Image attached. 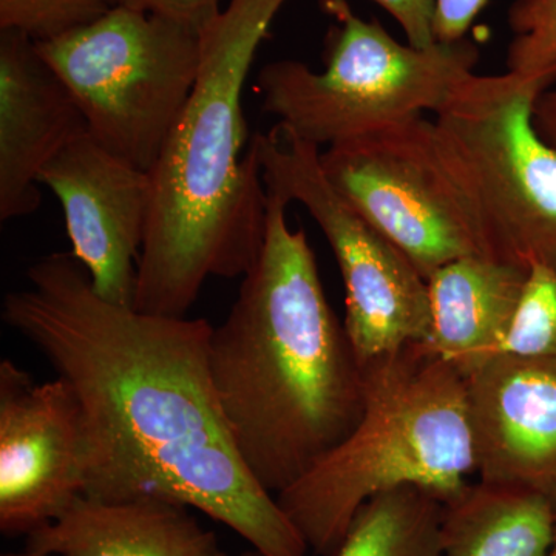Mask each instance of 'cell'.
Returning a JSON list of instances; mask_svg holds the SVG:
<instances>
[{
	"mask_svg": "<svg viewBox=\"0 0 556 556\" xmlns=\"http://www.w3.org/2000/svg\"><path fill=\"white\" fill-rule=\"evenodd\" d=\"M466 393L479 479L556 500V358L503 351L468 372Z\"/></svg>",
	"mask_w": 556,
	"mask_h": 556,
	"instance_id": "cell-12",
	"label": "cell"
},
{
	"mask_svg": "<svg viewBox=\"0 0 556 556\" xmlns=\"http://www.w3.org/2000/svg\"><path fill=\"white\" fill-rule=\"evenodd\" d=\"M116 5L119 0H0V30L43 42L97 21Z\"/></svg>",
	"mask_w": 556,
	"mask_h": 556,
	"instance_id": "cell-19",
	"label": "cell"
},
{
	"mask_svg": "<svg viewBox=\"0 0 556 556\" xmlns=\"http://www.w3.org/2000/svg\"><path fill=\"white\" fill-rule=\"evenodd\" d=\"M27 278L30 287L3 299L2 320L78 397L87 497H163L229 527L263 556H308L237 452L212 382L206 318L108 302L64 252L33 263Z\"/></svg>",
	"mask_w": 556,
	"mask_h": 556,
	"instance_id": "cell-1",
	"label": "cell"
},
{
	"mask_svg": "<svg viewBox=\"0 0 556 556\" xmlns=\"http://www.w3.org/2000/svg\"><path fill=\"white\" fill-rule=\"evenodd\" d=\"M547 556H556V526H555V538H554V544H552L551 552H548Z\"/></svg>",
	"mask_w": 556,
	"mask_h": 556,
	"instance_id": "cell-26",
	"label": "cell"
},
{
	"mask_svg": "<svg viewBox=\"0 0 556 556\" xmlns=\"http://www.w3.org/2000/svg\"><path fill=\"white\" fill-rule=\"evenodd\" d=\"M61 201L72 254L100 298L135 308L138 260L152 208V177L89 134L62 150L39 178Z\"/></svg>",
	"mask_w": 556,
	"mask_h": 556,
	"instance_id": "cell-11",
	"label": "cell"
},
{
	"mask_svg": "<svg viewBox=\"0 0 556 556\" xmlns=\"http://www.w3.org/2000/svg\"><path fill=\"white\" fill-rule=\"evenodd\" d=\"M239 556H263V555L258 554L257 551H254V552H244V554H241Z\"/></svg>",
	"mask_w": 556,
	"mask_h": 556,
	"instance_id": "cell-27",
	"label": "cell"
},
{
	"mask_svg": "<svg viewBox=\"0 0 556 556\" xmlns=\"http://www.w3.org/2000/svg\"><path fill=\"white\" fill-rule=\"evenodd\" d=\"M25 548L56 556H230L189 507L153 496L79 497L60 519L28 535Z\"/></svg>",
	"mask_w": 556,
	"mask_h": 556,
	"instance_id": "cell-14",
	"label": "cell"
},
{
	"mask_svg": "<svg viewBox=\"0 0 556 556\" xmlns=\"http://www.w3.org/2000/svg\"><path fill=\"white\" fill-rule=\"evenodd\" d=\"M340 197L428 278L470 255L503 258L459 156L426 115L388 124L320 152Z\"/></svg>",
	"mask_w": 556,
	"mask_h": 556,
	"instance_id": "cell-6",
	"label": "cell"
},
{
	"mask_svg": "<svg viewBox=\"0 0 556 556\" xmlns=\"http://www.w3.org/2000/svg\"><path fill=\"white\" fill-rule=\"evenodd\" d=\"M288 0H229L201 28L199 75L150 172L152 208L135 309L186 317L211 277L239 278L262 251L268 192L248 141L243 90Z\"/></svg>",
	"mask_w": 556,
	"mask_h": 556,
	"instance_id": "cell-3",
	"label": "cell"
},
{
	"mask_svg": "<svg viewBox=\"0 0 556 556\" xmlns=\"http://www.w3.org/2000/svg\"><path fill=\"white\" fill-rule=\"evenodd\" d=\"M555 526L554 497L479 479L444 503L441 556H547Z\"/></svg>",
	"mask_w": 556,
	"mask_h": 556,
	"instance_id": "cell-16",
	"label": "cell"
},
{
	"mask_svg": "<svg viewBox=\"0 0 556 556\" xmlns=\"http://www.w3.org/2000/svg\"><path fill=\"white\" fill-rule=\"evenodd\" d=\"M266 189L302 204L324 232L346 292L345 329L361 364L430 336L428 281L412 260L339 195L320 148L283 127L255 134Z\"/></svg>",
	"mask_w": 556,
	"mask_h": 556,
	"instance_id": "cell-9",
	"label": "cell"
},
{
	"mask_svg": "<svg viewBox=\"0 0 556 556\" xmlns=\"http://www.w3.org/2000/svg\"><path fill=\"white\" fill-rule=\"evenodd\" d=\"M268 192L262 251L208 345L237 452L277 496L338 447L364 412V372L329 305L305 230Z\"/></svg>",
	"mask_w": 556,
	"mask_h": 556,
	"instance_id": "cell-2",
	"label": "cell"
},
{
	"mask_svg": "<svg viewBox=\"0 0 556 556\" xmlns=\"http://www.w3.org/2000/svg\"><path fill=\"white\" fill-rule=\"evenodd\" d=\"M405 33L415 47H430L434 39V7L437 0H375Z\"/></svg>",
	"mask_w": 556,
	"mask_h": 556,
	"instance_id": "cell-21",
	"label": "cell"
},
{
	"mask_svg": "<svg viewBox=\"0 0 556 556\" xmlns=\"http://www.w3.org/2000/svg\"><path fill=\"white\" fill-rule=\"evenodd\" d=\"M444 503L417 485L380 493L361 507L332 556H441Z\"/></svg>",
	"mask_w": 556,
	"mask_h": 556,
	"instance_id": "cell-17",
	"label": "cell"
},
{
	"mask_svg": "<svg viewBox=\"0 0 556 556\" xmlns=\"http://www.w3.org/2000/svg\"><path fill=\"white\" fill-rule=\"evenodd\" d=\"M556 73L464 79L434 113L459 156L507 262L556 265V149L535 126V105Z\"/></svg>",
	"mask_w": 556,
	"mask_h": 556,
	"instance_id": "cell-8",
	"label": "cell"
},
{
	"mask_svg": "<svg viewBox=\"0 0 556 556\" xmlns=\"http://www.w3.org/2000/svg\"><path fill=\"white\" fill-rule=\"evenodd\" d=\"M529 269L507 260L470 255L434 270L428 281L427 345L464 376L503 353Z\"/></svg>",
	"mask_w": 556,
	"mask_h": 556,
	"instance_id": "cell-15",
	"label": "cell"
},
{
	"mask_svg": "<svg viewBox=\"0 0 556 556\" xmlns=\"http://www.w3.org/2000/svg\"><path fill=\"white\" fill-rule=\"evenodd\" d=\"M36 49L72 91L91 137L152 172L199 75L201 30L119 3Z\"/></svg>",
	"mask_w": 556,
	"mask_h": 556,
	"instance_id": "cell-7",
	"label": "cell"
},
{
	"mask_svg": "<svg viewBox=\"0 0 556 556\" xmlns=\"http://www.w3.org/2000/svg\"><path fill=\"white\" fill-rule=\"evenodd\" d=\"M503 351L556 358V265H536Z\"/></svg>",
	"mask_w": 556,
	"mask_h": 556,
	"instance_id": "cell-20",
	"label": "cell"
},
{
	"mask_svg": "<svg viewBox=\"0 0 556 556\" xmlns=\"http://www.w3.org/2000/svg\"><path fill=\"white\" fill-rule=\"evenodd\" d=\"M338 25L329 33L325 68L276 61L262 68L263 110L295 137L338 144L412 116L437 113L479 62L470 40L415 47L378 21L362 20L348 0H321Z\"/></svg>",
	"mask_w": 556,
	"mask_h": 556,
	"instance_id": "cell-5",
	"label": "cell"
},
{
	"mask_svg": "<svg viewBox=\"0 0 556 556\" xmlns=\"http://www.w3.org/2000/svg\"><path fill=\"white\" fill-rule=\"evenodd\" d=\"M119 3L146 13L161 14L170 20L185 22L199 30L222 11L219 0H119Z\"/></svg>",
	"mask_w": 556,
	"mask_h": 556,
	"instance_id": "cell-22",
	"label": "cell"
},
{
	"mask_svg": "<svg viewBox=\"0 0 556 556\" xmlns=\"http://www.w3.org/2000/svg\"><path fill=\"white\" fill-rule=\"evenodd\" d=\"M507 70L518 75L556 73V0H515L508 10Z\"/></svg>",
	"mask_w": 556,
	"mask_h": 556,
	"instance_id": "cell-18",
	"label": "cell"
},
{
	"mask_svg": "<svg viewBox=\"0 0 556 556\" xmlns=\"http://www.w3.org/2000/svg\"><path fill=\"white\" fill-rule=\"evenodd\" d=\"M2 556H56L51 554H43V552L30 551V548H25L24 552H20V554H3Z\"/></svg>",
	"mask_w": 556,
	"mask_h": 556,
	"instance_id": "cell-25",
	"label": "cell"
},
{
	"mask_svg": "<svg viewBox=\"0 0 556 556\" xmlns=\"http://www.w3.org/2000/svg\"><path fill=\"white\" fill-rule=\"evenodd\" d=\"M89 134L72 91L40 58L35 40L0 30V219L38 211L43 169Z\"/></svg>",
	"mask_w": 556,
	"mask_h": 556,
	"instance_id": "cell-13",
	"label": "cell"
},
{
	"mask_svg": "<svg viewBox=\"0 0 556 556\" xmlns=\"http://www.w3.org/2000/svg\"><path fill=\"white\" fill-rule=\"evenodd\" d=\"M364 412L342 442L277 503L309 551L332 556L371 497L417 485L442 500L475 471L466 376L427 343L362 364Z\"/></svg>",
	"mask_w": 556,
	"mask_h": 556,
	"instance_id": "cell-4",
	"label": "cell"
},
{
	"mask_svg": "<svg viewBox=\"0 0 556 556\" xmlns=\"http://www.w3.org/2000/svg\"><path fill=\"white\" fill-rule=\"evenodd\" d=\"M87 452L75 391L0 364V532L25 536L86 496Z\"/></svg>",
	"mask_w": 556,
	"mask_h": 556,
	"instance_id": "cell-10",
	"label": "cell"
},
{
	"mask_svg": "<svg viewBox=\"0 0 556 556\" xmlns=\"http://www.w3.org/2000/svg\"><path fill=\"white\" fill-rule=\"evenodd\" d=\"M489 0H437L434 7V39L457 42L466 39L468 28L485 9Z\"/></svg>",
	"mask_w": 556,
	"mask_h": 556,
	"instance_id": "cell-23",
	"label": "cell"
},
{
	"mask_svg": "<svg viewBox=\"0 0 556 556\" xmlns=\"http://www.w3.org/2000/svg\"><path fill=\"white\" fill-rule=\"evenodd\" d=\"M535 126L541 137L556 149V87L543 91L538 98Z\"/></svg>",
	"mask_w": 556,
	"mask_h": 556,
	"instance_id": "cell-24",
	"label": "cell"
}]
</instances>
